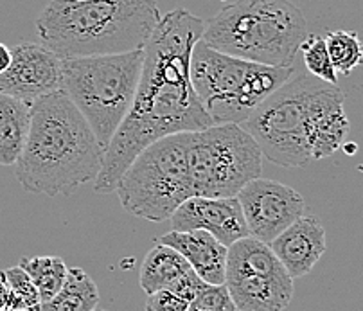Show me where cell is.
Returning <instances> with one entry per match:
<instances>
[{
  "label": "cell",
  "instance_id": "ba28073f",
  "mask_svg": "<svg viewBox=\"0 0 363 311\" xmlns=\"http://www.w3.org/2000/svg\"><path fill=\"white\" fill-rule=\"evenodd\" d=\"M124 211L147 222H166L194 196L187 165V131L167 135L140 151L116 189Z\"/></svg>",
  "mask_w": 363,
  "mask_h": 311
},
{
  "label": "cell",
  "instance_id": "3957f363",
  "mask_svg": "<svg viewBox=\"0 0 363 311\" xmlns=\"http://www.w3.org/2000/svg\"><path fill=\"white\" fill-rule=\"evenodd\" d=\"M105 151L65 90H56L31 107V126L15 177L35 195L69 196L96 180Z\"/></svg>",
  "mask_w": 363,
  "mask_h": 311
},
{
  "label": "cell",
  "instance_id": "2e32d148",
  "mask_svg": "<svg viewBox=\"0 0 363 311\" xmlns=\"http://www.w3.org/2000/svg\"><path fill=\"white\" fill-rule=\"evenodd\" d=\"M31 126V104L0 92V165H15Z\"/></svg>",
  "mask_w": 363,
  "mask_h": 311
},
{
  "label": "cell",
  "instance_id": "277c9868",
  "mask_svg": "<svg viewBox=\"0 0 363 311\" xmlns=\"http://www.w3.org/2000/svg\"><path fill=\"white\" fill-rule=\"evenodd\" d=\"M160 18L157 0H52L36 35L62 60L105 56L144 49Z\"/></svg>",
  "mask_w": 363,
  "mask_h": 311
},
{
  "label": "cell",
  "instance_id": "d4e9b609",
  "mask_svg": "<svg viewBox=\"0 0 363 311\" xmlns=\"http://www.w3.org/2000/svg\"><path fill=\"white\" fill-rule=\"evenodd\" d=\"M189 302L184 300L182 297L174 295L169 290H160V292H155L151 295H147L146 311H187Z\"/></svg>",
  "mask_w": 363,
  "mask_h": 311
},
{
  "label": "cell",
  "instance_id": "e0dca14e",
  "mask_svg": "<svg viewBox=\"0 0 363 311\" xmlns=\"http://www.w3.org/2000/svg\"><path fill=\"white\" fill-rule=\"evenodd\" d=\"M193 266L180 252H177L171 246L162 245V243H157L147 252L143 266H140V288L146 292V295L160 292V290H167L174 280L180 279Z\"/></svg>",
  "mask_w": 363,
  "mask_h": 311
},
{
  "label": "cell",
  "instance_id": "cb8c5ba5",
  "mask_svg": "<svg viewBox=\"0 0 363 311\" xmlns=\"http://www.w3.org/2000/svg\"><path fill=\"white\" fill-rule=\"evenodd\" d=\"M205 286H207V283H205V280L201 279L193 268H191L189 272L184 273L180 279L174 280L173 285H171L167 290H169L171 293H174V295L182 297L184 300H187V302H191V300H194V297H196Z\"/></svg>",
  "mask_w": 363,
  "mask_h": 311
},
{
  "label": "cell",
  "instance_id": "9a60e30c",
  "mask_svg": "<svg viewBox=\"0 0 363 311\" xmlns=\"http://www.w3.org/2000/svg\"><path fill=\"white\" fill-rule=\"evenodd\" d=\"M157 243L180 252L207 285H225L228 246L213 234L205 231H171L160 236Z\"/></svg>",
  "mask_w": 363,
  "mask_h": 311
},
{
  "label": "cell",
  "instance_id": "9c48e42d",
  "mask_svg": "<svg viewBox=\"0 0 363 311\" xmlns=\"http://www.w3.org/2000/svg\"><path fill=\"white\" fill-rule=\"evenodd\" d=\"M187 165L194 196L236 198L263 173V151L241 124L187 131Z\"/></svg>",
  "mask_w": 363,
  "mask_h": 311
},
{
  "label": "cell",
  "instance_id": "ac0fdd59",
  "mask_svg": "<svg viewBox=\"0 0 363 311\" xmlns=\"http://www.w3.org/2000/svg\"><path fill=\"white\" fill-rule=\"evenodd\" d=\"M99 306V290L83 268H69L63 288L38 311H94Z\"/></svg>",
  "mask_w": 363,
  "mask_h": 311
},
{
  "label": "cell",
  "instance_id": "d6986e66",
  "mask_svg": "<svg viewBox=\"0 0 363 311\" xmlns=\"http://www.w3.org/2000/svg\"><path fill=\"white\" fill-rule=\"evenodd\" d=\"M20 266L29 273V277L36 285L40 297H42V302L50 300L63 288L67 273H69L65 261L62 258H56V256L22 258Z\"/></svg>",
  "mask_w": 363,
  "mask_h": 311
},
{
  "label": "cell",
  "instance_id": "6da1fadb",
  "mask_svg": "<svg viewBox=\"0 0 363 311\" xmlns=\"http://www.w3.org/2000/svg\"><path fill=\"white\" fill-rule=\"evenodd\" d=\"M205 22L187 9L162 16L144 47V67L132 108L105 151L94 180L96 192L108 195L150 144L167 135L213 126L191 81V56L203 36Z\"/></svg>",
  "mask_w": 363,
  "mask_h": 311
},
{
  "label": "cell",
  "instance_id": "f1b7e54d",
  "mask_svg": "<svg viewBox=\"0 0 363 311\" xmlns=\"http://www.w3.org/2000/svg\"><path fill=\"white\" fill-rule=\"evenodd\" d=\"M94 311H106V310H103V307H99V306H97L96 310H94Z\"/></svg>",
  "mask_w": 363,
  "mask_h": 311
},
{
  "label": "cell",
  "instance_id": "7a4b0ae2",
  "mask_svg": "<svg viewBox=\"0 0 363 311\" xmlns=\"http://www.w3.org/2000/svg\"><path fill=\"white\" fill-rule=\"evenodd\" d=\"M241 126L270 162L281 168H306L340 150L351 124L338 84L297 70Z\"/></svg>",
  "mask_w": 363,
  "mask_h": 311
},
{
  "label": "cell",
  "instance_id": "30bf717a",
  "mask_svg": "<svg viewBox=\"0 0 363 311\" xmlns=\"http://www.w3.org/2000/svg\"><path fill=\"white\" fill-rule=\"evenodd\" d=\"M236 198L243 207L248 234L268 245L302 218L306 211L301 192L270 178H254Z\"/></svg>",
  "mask_w": 363,
  "mask_h": 311
},
{
  "label": "cell",
  "instance_id": "5bb4252c",
  "mask_svg": "<svg viewBox=\"0 0 363 311\" xmlns=\"http://www.w3.org/2000/svg\"><path fill=\"white\" fill-rule=\"evenodd\" d=\"M294 279L308 275L325 252V229L317 216H302L270 243Z\"/></svg>",
  "mask_w": 363,
  "mask_h": 311
},
{
  "label": "cell",
  "instance_id": "7402d4cb",
  "mask_svg": "<svg viewBox=\"0 0 363 311\" xmlns=\"http://www.w3.org/2000/svg\"><path fill=\"white\" fill-rule=\"evenodd\" d=\"M2 273L9 290L8 310H38L42 297L29 273L20 265L2 270Z\"/></svg>",
  "mask_w": 363,
  "mask_h": 311
},
{
  "label": "cell",
  "instance_id": "484cf974",
  "mask_svg": "<svg viewBox=\"0 0 363 311\" xmlns=\"http://www.w3.org/2000/svg\"><path fill=\"white\" fill-rule=\"evenodd\" d=\"M9 306V290L6 285L4 273L0 272V311H6Z\"/></svg>",
  "mask_w": 363,
  "mask_h": 311
},
{
  "label": "cell",
  "instance_id": "ffe728a7",
  "mask_svg": "<svg viewBox=\"0 0 363 311\" xmlns=\"http://www.w3.org/2000/svg\"><path fill=\"white\" fill-rule=\"evenodd\" d=\"M325 43L336 74L349 76L363 63V45L356 33L345 29L331 31L325 35Z\"/></svg>",
  "mask_w": 363,
  "mask_h": 311
},
{
  "label": "cell",
  "instance_id": "7c38bea8",
  "mask_svg": "<svg viewBox=\"0 0 363 311\" xmlns=\"http://www.w3.org/2000/svg\"><path fill=\"white\" fill-rule=\"evenodd\" d=\"M171 231H205L225 246L247 238L248 227L238 198L191 196L171 216Z\"/></svg>",
  "mask_w": 363,
  "mask_h": 311
},
{
  "label": "cell",
  "instance_id": "83f0119b",
  "mask_svg": "<svg viewBox=\"0 0 363 311\" xmlns=\"http://www.w3.org/2000/svg\"><path fill=\"white\" fill-rule=\"evenodd\" d=\"M6 311H38V310H6Z\"/></svg>",
  "mask_w": 363,
  "mask_h": 311
},
{
  "label": "cell",
  "instance_id": "44dd1931",
  "mask_svg": "<svg viewBox=\"0 0 363 311\" xmlns=\"http://www.w3.org/2000/svg\"><path fill=\"white\" fill-rule=\"evenodd\" d=\"M301 50L306 69L311 76L318 77L325 83L338 84V74H336L331 56H329L325 36L308 35V38L301 45Z\"/></svg>",
  "mask_w": 363,
  "mask_h": 311
},
{
  "label": "cell",
  "instance_id": "8fae6325",
  "mask_svg": "<svg viewBox=\"0 0 363 311\" xmlns=\"http://www.w3.org/2000/svg\"><path fill=\"white\" fill-rule=\"evenodd\" d=\"M62 58L42 43L22 42L11 49V63L0 74V92L35 104L42 97L62 90Z\"/></svg>",
  "mask_w": 363,
  "mask_h": 311
},
{
  "label": "cell",
  "instance_id": "4fadbf2b",
  "mask_svg": "<svg viewBox=\"0 0 363 311\" xmlns=\"http://www.w3.org/2000/svg\"><path fill=\"white\" fill-rule=\"evenodd\" d=\"M225 285L238 311H282L290 306L294 297L291 277L227 268Z\"/></svg>",
  "mask_w": 363,
  "mask_h": 311
},
{
  "label": "cell",
  "instance_id": "603a6c76",
  "mask_svg": "<svg viewBox=\"0 0 363 311\" xmlns=\"http://www.w3.org/2000/svg\"><path fill=\"white\" fill-rule=\"evenodd\" d=\"M187 311H238V307L227 285H207L191 300Z\"/></svg>",
  "mask_w": 363,
  "mask_h": 311
},
{
  "label": "cell",
  "instance_id": "8992f818",
  "mask_svg": "<svg viewBox=\"0 0 363 311\" xmlns=\"http://www.w3.org/2000/svg\"><path fill=\"white\" fill-rule=\"evenodd\" d=\"M298 67L263 65L209 47L203 40L191 56V81L214 124H243L255 108L295 76Z\"/></svg>",
  "mask_w": 363,
  "mask_h": 311
},
{
  "label": "cell",
  "instance_id": "52a82bcc",
  "mask_svg": "<svg viewBox=\"0 0 363 311\" xmlns=\"http://www.w3.org/2000/svg\"><path fill=\"white\" fill-rule=\"evenodd\" d=\"M143 67L144 49L62 60V90L89 121L105 150L132 108Z\"/></svg>",
  "mask_w": 363,
  "mask_h": 311
},
{
  "label": "cell",
  "instance_id": "5b68a950",
  "mask_svg": "<svg viewBox=\"0 0 363 311\" xmlns=\"http://www.w3.org/2000/svg\"><path fill=\"white\" fill-rule=\"evenodd\" d=\"M308 22L290 0H234L205 22V43L263 65H291L308 38Z\"/></svg>",
  "mask_w": 363,
  "mask_h": 311
},
{
  "label": "cell",
  "instance_id": "4316f807",
  "mask_svg": "<svg viewBox=\"0 0 363 311\" xmlns=\"http://www.w3.org/2000/svg\"><path fill=\"white\" fill-rule=\"evenodd\" d=\"M9 63H11V49L4 43H0V74L8 70Z\"/></svg>",
  "mask_w": 363,
  "mask_h": 311
}]
</instances>
